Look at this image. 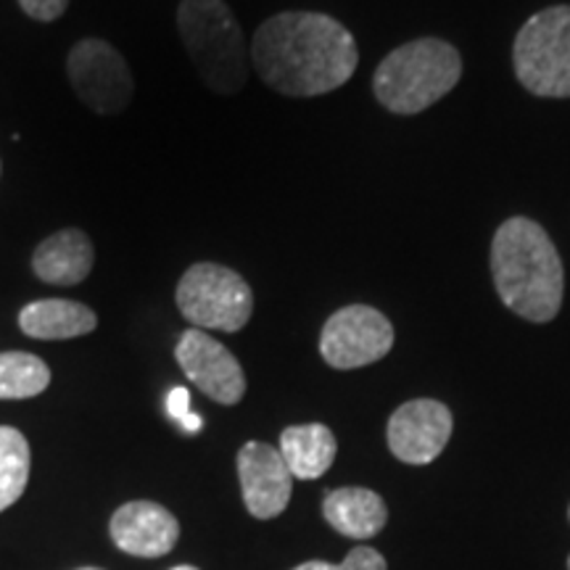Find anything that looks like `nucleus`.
Listing matches in <instances>:
<instances>
[{"mask_svg":"<svg viewBox=\"0 0 570 570\" xmlns=\"http://www.w3.org/2000/svg\"><path fill=\"white\" fill-rule=\"evenodd\" d=\"M252 61L273 90L312 98L352 80L360 51L338 19L317 11H285L256 30Z\"/></svg>","mask_w":570,"mask_h":570,"instance_id":"obj_1","label":"nucleus"},{"mask_svg":"<svg viewBox=\"0 0 570 570\" xmlns=\"http://www.w3.org/2000/svg\"><path fill=\"white\" fill-rule=\"evenodd\" d=\"M491 277L508 309L529 323L558 317L566 294V269L544 227L510 217L491 240Z\"/></svg>","mask_w":570,"mask_h":570,"instance_id":"obj_2","label":"nucleus"},{"mask_svg":"<svg viewBox=\"0 0 570 570\" xmlns=\"http://www.w3.org/2000/svg\"><path fill=\"white\" fill-rule=\"evenodd\" d=\"M462 77L460 51L439 38H420L391 51L375 69L373 90L394 114H420L439 104Z\"/></svg>","mask_w":570,"mask_h":570,"instance_id":"obj_3","label":"nucleus"},{"mask_svg":"<svg viewBox=\"0 0 570 570\" xmlns=\"http://www.w3.org/2000/svg\"><path fill=\"white\" fill-rule=\"evenodd\" d=\"M177 30L188 59L206 88L233 96L246 85L248 56L244 32L225 0H183Z\"/></svg>","mask_w":570,"mask_h":570,"instance_id":"obj_4","label":"nucleus"},{"mask_svg":"<svg viewBox=\"0 0 570 570\" xmlns=\"http://www.w3.org/2000/svg\"><path fill=\"white\" fill-rule=\"evenodd\" d=\"M518 82L539 98H570V6H552L520 27L512 46Z\"/></svg>","mask_w":570,"mask_h":570,"instance_id":"obj_5","label":"nucleus"},{"mask_svg":"<svg viewBox=\"0 0 570 570\" xmlns=\"http://www.w3.org/2000/svg\"><path fill=\"white\" fill-rule=\"evenodd\" d=\"M175 302L180 315L198 331H244L254 312L252 285L235 269L198 262L177 283Z\"/></svg>","mask_w":570,"mask_h":570,"instance_id":"obj_6","label":"nucleus"},{"mask_svg":"<svg viewBox=\"0 0 570 570\" xmlns=\"http://www.w3.org/2000/svg\"><path fill=\"white\" fill-rule=\"evenodd\" d=\"M69 82L80 101L101 117L122 114L132 101V75L111 42L85 38L69 51Z\"/></svg>","mask_w":570,"mask_h":570,"instance_id":"obj_7","label":"nucleus"},{"mask_svg":"<svg viewBox=\"0 0 570 570\" xmlns=\"http://www.w3.org/2000/svg\"><path fill=\"white\" fill-rule=\"evenodd\" d=\"M394 346V325L383 312L352 304L327 317L320 333V354L331 367L356 370L383 360Z\"/></svg>","mask_w":570,"mask_h":570,"instance_id":"obj_8","label":"nucleus"},{"mask_svg":"<svg viewBox=\"0 0 570 570\" xmlns=\"http://www.w3.org/2000/svg\"><path fill=\"white\" fill-rule=\"evenodd\" d=\"M175 360L196 389L217 404L233 407L246 394V373L227 346L206 331H185L175 346Z\"/></svg>","mask_w":570,"mask_h":570,"instance_id":"obj_9","label":"nucleus"},{"mask_svg":"<svg viewBox=\"0 0 570 570\" xmlns=\"http://www.w3.org/2000/svg\"><path fill=\"white\" fill-rule=\"evenodd\" d=\"M452 428L454 420L446 404L436 399H412L389 420V449L407 465H428L444 452Z\"/></svg>","mask_w":570,"mask_h":570,"instance_id":"obj_10","label":"nucleus"},{"mask_svg":"<svg viewBox=\"0 0 570 570\" xmlns=\"http://www.w3.org/2000/svg\"><path fill=\"white\" fill-rule=\"evenodd\" d=\"M238 479L244 491V504L254 518H277L288 508L294 475L285 465L281 449L248 441L238 452Z\"/></svg>","mask_w":570,"mask_h":570,"instance_id":"obj_11","label":"nucleus"},{"mask_svg":"<svg viewBox=\"0 0 570 570\" xmlns=\"http://www.w3.org/2000/svg\"><path fill=\"white\" fill-rule=\"evenodd\" d=\"M109 533L114 544L135 558H164L180 539V523L156 502H127L111 515Z\"/></svg>","mask_w":570,"mask_h":570,"instance_id":"obj_12","label":"nucleus"},{"mask_svg":"<svg viewBox=\"0 0 570 570\" xmlns=\"http://www.w3.org/2000/svg\"><path fill=\"white\" fill-rule=\"evenodd\" d=\"M92 265H96V248L80 227L53 233L32 254L35 275L51 285L82 283L92 273Z\"/></svg>","mask_w":570,"mask_h":570,"instance_id":"obj_13","label":"nucleus"},{"mask_svg":"<svg viewBox=\"0 0 570 570\" xmlns=\"http://www.w3.org/2000/svg\"><path fill=\"white\" fill-rule=\"evenodd\" d=\"M323 515L341 537L367 541L383 531L389 520L386 502L373 489L346 487L325 497Z\"/></svg>","mask_w":570,"mask_h":570,"instance_id":"obj_14","label":"nucleus"},{"mask_svg":"<svg viewBox=\"0 0 570 570\" xmlns=\"http://www.w3.org/2000/svg\"><path fill=\"white\" fill-rule=\"evenodd\" d=\"M19 327L24 336L40 341H67L88 336L98 327L90 306L69 298H40L19 312Z\"/></svg>","mask_w":570,"mask_h":570,"instance_id":"obj_15","label":"nucleus"},{"mask_svg":"<svg viewBox=\"0 0 570 570\" xmlns=\"http://www.w3.org/2000/svg\"><path fill=\"white\" fill-rule=\"evenodd\" d=\"M281 454L291 475L298 481H315L336 462V436L323 423L291 425L281 433Z\"/></svg>","mask_w":570,"mask_h":570,"instance_id":"obj_16","label":"nucleus"},{"mask_svg":"<svg viewBox=\"0 0 570 570\" xmlns=\"http://www.w3.org/2000/svg\"><path fill=\"white\" fill-rule=\"evenodd\" d=\"M30 462L32 454L24 433L11 425H0V512L9 510L24 494Z\"/></svg>","mask_w":570,"mask_h":570,"instance_id":"obj_17","label":"nucleus"},{"mask_svg":"<svg viewBox=\"0 0 570 570\" xmlns=\"http://www.w3.org/2000/svg\"><path fill=\"white\" fill-rule=\"evenodd\" d=\"M51 383V370L27 352L0 354V399H32Z\"/></svg>","mask_w":570,"mask_h":570,"instance_id":"obj_18","label":"nucleus"},{"mask_svg":"<svg viewBox=\"0 0 570 570\" xmlns=\"http://www.w3.org/2000/svg\"><path fill=\"white\" fill-rule=\"evenodd\" d=\"M294 570H389V566L386 558L377 550H373V547H354V550L346 554V560L338 562V566L323 560H309L296 566Z\"/></svg>","mask_w":570,"mask_h":570,"instance_id":"obj_19","label":"nucleus"},{"mask_svg":"<svg viewBox=\"0 0 570 570\" xmlns=\"http://www.w3.org/2000/svg\"><path fill=\"white\" fill-rule=\"evenodd\" d=\"M21 11L38 21H53L67 11L69 0H19Z\"/></svg>","mask_w":570,"mask_h":570,"instance_id":"obj_20","label":"nucleus"},{"mask_svg":"<svg viewBox=\"0 0 570 570\" xmlns=\"http://www.w3.org/2000/svg\"><path fill=\"white\" fill-rule=\"evenodd\" d=\"M167 412L177 420V423H180V420H185V417L190 415V394H188V389L177 386V389L169 391Z\"/></svg>","mask_w":570,"mask_h":570,"instance_id":"obj_21","label":"nucleus"},{"mask_svg":"<svg viewBox=\"0 0 570 570\" xmlns=\"http://www.w3.org/2000/svg\"><path fill=\"white\" fill-rule=\"evenodd\" d=\"M180 425L185 428V431L188 433H198L202 431V425H204V420H202V415H196V412H190L188 417L185 420H180Z\"/></svg>","mask_w":570,"mask_h":570,"instance_id":"obj_22","label":"nucleus"},{"mask_svg":"<svg viewBox=\"0 0 570 570\" xmlns=\"http://www.w3.org/2000/svg\"><path fill=\"white\" fill-rule=\"evenodd\" d=\"M169 570H198L194 566H177V568H169Z\"/></svg>","mask_w":570,"mask_h":570,"instance_id":"obj_23","label":"nucleus"},{"mask_svg":"<svg viewBox=\"0 0 570 570\" xmlns=\"http://www.w3.org/2000/svg\"><path fill=\"white\" fill-rule=\"evenodd\" d=\"M80 570H101V568H80Z\"/></svg>","mask_w":570,"mask_h":570,"instance_id":"obj_24","label":"nucleus"},{"mask_svg":"<svg viewBox=\"0 0 570 570\" xmlns=\"http://www.w3.org/2000/svg\"><path fill=\"white\" fill-rule=\"evenodd\" d=\"M568 570H570V558H568Z\"/></svg>","mask_w":570,"mask_h":570,"instance_id":"obj_25","label":"nucleus"},{"mask_svg":"<svg viewBox=\"0 0 570 570\" xmlns=\"http://www.w3.org/2000/svg\"><path fill=\"white\" fill-rule=\"evenodd\" d=\"M568 518H570V508H568Z\"/></svg>","mask_w":570,"mask_h":570,"instance_id":"obj_26","label":"nucleus"}]
</instances>
